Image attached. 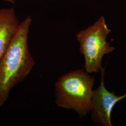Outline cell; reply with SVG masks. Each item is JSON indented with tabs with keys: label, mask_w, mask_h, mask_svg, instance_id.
Listing matches in <instances>:
<instances>
[{
	"label": "cell",
	"mask_w": 126,
	"mask_h": 126,
	"mask_svg": "<svg viewBox=\"0 0 126 126\" xmlns=\"http://www.w3.org/2000/svg\"><path fill=\"white\" fill-rule=\"evenodd\" d=\"M32 22L29 16L20 23L9 48L0 59V107L6 102L12 89L26 78L35 65L28 44Z\"/></svg>",
	"instance_id": "1"
},
{
	"label": "cell",
	"mask_w": 126,
	"mask_h": 126,
	"mask_svg": "<svg viewBox=\"0 0 126 126\" xmlns=\"http://www.w3.org/2000/svg\"><path fill=\"white\" fill-rule=\"evenodd\" d=\"M88 73L77 70L59 77L55 85L59 108L73 110L81 118L90 113L95 79Z\"/></svg>",
	"instance_id": "2"
},
{
	"label": "cell",
	"mask_w": 126,
	"mask_h": 126,
	"mask_svg": "<svg viewBox=\"0 0 126 126\" xmlns=\"http://www.w3.org/2000/svg\"><path fill=\"white\" fill-rule=\"evenodd\" d=\"M111 32L104 17L102 16L93 25L77 33L76 37L79 43L80 52L85 59L86 72H98L101 67L104 56L115 49L107 41Z\"/></svg>",
	"instance_id": "3"
},
{
	"label": "cell",
	"mask_w": 126,
	"mask_h": 126,
	"mask_svg": "<svg viewBox=\"0 0 126 126\" xmlns=\"http://www.w3.org/2000/svg\"><path fill=\"white\" fill-rule=\"evenodd\" d=\"M101 80L99 87L94 91L92 101V120L96 123H100L105 126H111V115L115 104L126 97V94L118 96L107 90L104 86V71L100 68Z\"/></svg>",
	"instance_id": "4"
},
{
	"label": "cell",
	"mask_w": 126,
	"mask_h": 126,
	"mask_svg": "<svg viewBox=\"0 0 126 126\" xmlns=\"http://www.w3.org/2000/svg\"><path fill=\"white\" fill-rule=\"evenodd\" d=\"M20 23L13 7L0 9V59L9 48Z\"/></svg>",
	"instance_id": "5"
},
{
	"label": "cell",
	"mask_w": 126,
	"mask_h": 126,
	"mask_svg": "<svg viewBox=\"0 0 126 126\" xmlns=\"http://www.w3.org/2000/svg\"><path fill=\"white\" fill-rule=\"evenodd\" d=\"M5 1H8L9 2H11V3H14V0H3Z\"/></svg>",
	"instance_id": "6"
}]
</instances>
